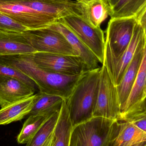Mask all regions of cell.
<instances>
[{
	"label": "cell",
	"instance_id": "1",
	"mask_svg": "<svg viewBox=\"0 0 146 146\" xmlns=\"http://www.w3.org/2000/svg\"><path fill=\"white\" fill-rule=\"evenodd\" d=\"M0 63L31 78L38 87L39 92L57 95L66 99L83 74L67 76L49 72L35 63L33 54L0 56Z\"/></svg>",
	"mask_w": 146,
	"mask_h": 146
},
{
	"label": "cell",
	"instance_id": "2",
	"mask_svg": "<svg viewBox=\"0 0 146 146\" xmlns=\"http://www.w3.org/2000/svg\"><path fill=\"white\" fill-rule=\"evenodd\" d=\"M100 68L83 73L69 97L66 99L73 127L93 117L98 98Z\"/></svg>",
	"mask_w": 146,
	"mask_h": 146
},
{
	"label": "cell",
	"instance_id": "3",
	"mask_svg": "<svg viewBox=\"0 0 146 146\" xmlns=\"http://www.w3.org/2000/svg\"><path fill=\"white\" fill-rule=\"evenodd\" d=\"M120 129V121L100 117L74 126L69 146H113Z\"/></svg>",
	"mask_w": 146,
	"mask_h": 146
},
{
	"label": "cell",
	"instance_id": "4",
	"mask_svg": "<svg viewBox=\"0 0 146 146\" xmlns=\"http://www.w3.org/2000/svg\"><path fill=\"white\" fill-rule=\"evenodd\" d=\"M59 21L64 23L103 64L106 40L101 27L94 26L81 15H71Z\"/></svg>",
	"mask_w": 146,
	"mask_h": 146
},
{
	"label": "cell",
	"instance_id": "5",
	"mask_svg": "<svg viewBox=\"0 0 146 146\" xmlns=\"http://www.w3.org/2000/svg\"><path fill=\"white\" fill-rule=\"evenodd\" d=\"M0 12L28 30L48 27L58 21L53 17L33 9L27 0L0 1Z\"/></svg>",
	"mask_w": 146,
	"mask_h": 146
},
{
	"label": "cell",
	"instance_id": "6",
	"mask_svg": "<svg viewBox=\"0 0 146 146\" xmlns=\"http://www.w3.org/2000/svg\"><path fill=\"white\" fill-rule=\"evenodd\" d=\"M93 117L119 121L121 120V106L117 89L107 68L103 65L100 68L98 98Z\"/></svg>",
	"mask_w": 146,
	"mask_h": 146
},
{
	"label": "cell",
	"instance_id": "7",
	"mask_svg": "<svg viewBox=\"0 0 146 146\" xmlns=\"http://www.w3.org/2000/svg\"><path fill=\"white\" fill-rule=\"evenodd\" d=\"M23 34L36 52L77 56L65 36L49 27L27 30Z\"/></svg>",
	"mask_w": 146,
	"mask_h": 146
},
{
	"label": "cell",
	"instance_id": "8",
	"mask_svg": "<svg viewBox=\"0 0 146 146\" xmlns=\"http://www.w3.org/2000/svg\"><path fill=\"white\" fill-rule=\"evenodd\" d=\"M137 22L134 17L111 18L106 32L105 48L114 57L121 56L129 45Z\"/></svg>",
	"mask_w": 146,
	"mask_h": 146
},
{
	"label": "cell",
	"instance_id": "9",
	"mask_svg": "<svg viewBox=\"0 0 146 146\" xmlns=\"http://www.w3.org/2000/svg\"><path fill=\"white\" fill-rule=\"evenodd\" d=\"M33 57L39 67L51 72L76 76L88 71L84 62L76 56L36 52Z\"/></svg>",
	"mask_w": 146,
	"mask_h": 146
},
{
	"label": "cell",
	"instance_id": "10",
	"mask_svg": "<svg viewBox=\"0 0 146 146\" xmlns=\"http://www.w3.org/2000/svg\"><path fill=\"white\" fill-rule=\"evenodd\" d=\"M144 29L138 22L135 24L131 42L124 53L118 58L114 57L105 48L104 65L107 68L111 78L116 86H118L132 61L137 48L145 37Z\"/></svg>",
	"mask_w": 146,
	"mask_h": 146
},
{
	"label": "cell",
	"instance_id": "11",
	"mask_svg": "<svg viewBox=\"0 0 146 146\" xmlns=\"http://www.w3.org/2000/svg\"><path fill=\"white\" fill-rule=\"evenodd\" d=\"M33 9L59 21L72 14L81 15L77 1L72 0H27Z\"/></svg>",
	"mask_w": 146,
	"mask_h": 146
},
{
	"label": "cell",
	"instance_id": "12",
	"mask_svg": "<svg viewBox=\"0 0 146 146\" xmlns=\"http://www.w3.org/2000/svg\"><path fill=\"white\" fill-rule=\"evenodd\" d=\"M146 42L145 36L139 44L135 54L127 68L121 82L116 86L121 106V114L124 110L135 82L143 57Z\"/></svg>",
	"mask_w": 146,
	"mask_h": 146
},
{
	"label": "cell",
	"instance_id": "13",
	"mask_svg": "<svg viewBox=\"0 0 146 146\" xmlns=\"http://www.w3.org/2000/svg\"><path fill=\"white\" fill-rule=\"evenodd\" d=\"M35 92L19 79L0 75V106L3 108L12 103L30 97Z\"/></svg>",
	"mask_w": 146,
	"mask_h": 146
},
{
	"label": "cell",
	"instance_id": "14",
	"mask_svg": "<svg viewBox=\"0 0 146 146\" xmlns=\"http://www.w3.org/2000/svg\"><path fill=\"white\" fill-rule=\"evenodd\" d=\"M49 27L60 32L65 36L76 55L84 62L88 71L100 67V62L95 55L64 23L58 21Z\"/></svg>",
	"mask_w": 146,
	"mask_h": 146
},
{
	"label": "cell",
	"instance_id": "15",
	"mask_svg": "<svg viewBox=\"0 0 146 146\" xmlns=\"http://www.w3.org/2000/svg\"><path fill=\"white\" fill-rule=\"evenodd\" d=\"M36 52V51L29 44L23 33L0 31V56Z\"/></svg>",
	"mask_w": 146,
	"mask_h": 146
},
{
	"label": "cell",
	"instance_id": "16",
	"mask_svg": "<svg viewBox=\"0 0 146 146\" xmlns=\"http://www.w3.org/2000/svg\"><path fill=\"white\" fill-rule=\"evenodd\" d=\"M80 7L81 15L94 26L100 27L111 13L107 0H77Z\"/></svg>",
	"mask_w": 146,
	"mask_h": 146
},
{
	"label": "cell",
	"instance_id": "17",
	"mask_svg": "<svg viewBox=\"0 0 146 146\" xmlns=\"http://www.w3.org/2000/svg\"><path fill=\"white\" fill-rule=\"evenodd\" d=\"M36 94L12 103L0 110V125H7L22 120L31 112Z\"/></svg>",
	"mask_w": 146,
	"mask_h": 146
},
{
	"label": "cell",
	"instance_id": "18",
	"mask_svg": "<svg viewBox=\"0 0 146 146\" xmlns=\"http://www.w3.org/2000/svg\"><path fill=\"white\" fill-rule=\"evenodd\" d=\"M73 127L65 99L62 103L58 121L54 131L53 146H69Z\"/></svg>",
	"mask_w": 146,
	"mask_h": 146
},
{
	"label": "cell",
	"instance_id": "19",
	"mask_svg": "<svg viewBox=\"0 0 146 146\" xmlns=\"http://www.w3.org/2000/svg\"><path fill=\"white\" fill-rule=\"evenodd\" d=\"M146 141L145 132L129 121H120V129L113 146H131Z\"/></svg>",
	"mask_w": 146,
	"mask_h": 146
},
{
	"label": "cell",
	"instance_id": "20",
	"mask_svg": "<svg viewBox=\"0 0 146 146\" xmlns=\"http://www.w3.org/2000/svg\"><path fill=\"white\" fill-rule=\"evenodd\" d=\"M64 99L57 95L38 92L36 94L34 105L28 116L51 115L60 110Z\"/></svg>",
	"mask_w": 146,
	"mask_h": 146
},
{
	"label": "cell",
	"instance_id": "21",
	"mask_svg": "<svg viewBox=\"0 0 146 146\" xmlns=\"http://www.w3.org/2000/svg\"><path fill=\"white\" fill-rule=\"evenodd\" d=\"M146 87V42L143 57L137 74L135 82L124 110L121 114V115L127 112L131 107L141 101L144 98Z\"/></svg>",
	"mask_w": 146,
	"mask_h": 146
},
{
	"label": "cell",
	"instance_id": "22",
	"mask_svg": "<svg viewBox=\"0 0 146 146\" xmlns=\"http://www.w3.org/2000/svg\"><path fill=\"white\" fill-rule=\"evenodd\" d=\"M51 115H29L24 123L22 129L17 137L18 143L20 144H27Z\"/></svg>",
	"mask_w": 146,
	"mask_h": 146
},
{
	"label": "cell",
	"instance_id": "23",
	"mask_svg": "<svg viewBox=\"0 0 146 146\" xmlns=\"http://www.w3.org/2000/svg\"><path fill=\"white\" fill-rule=\"evenodd\" d=\"M146 0H119L111 8V18L134 17Z\"/></svg>",
	"mask_w": 146,
	"mask_h": 146
},
{
	"label": "cell",
	"instance_id": "24",
	"mask_svg": "<svg viewBox=\"0 0 146 146\" xmlns=\"http://www.w3.org/2000/svg\"><path fill=\"white\" fill-rule=\"evenodd\" d=\"M60 111L52 114L26 146H42L53 134L59 118Z\"/></svg>",
	"mask_w": 146,
	"mask_h": 146
},
{
	"label": "cell",
	"instance_id": "25",
	"mask_svg": "<svg viewBox=\"0 0 146 146\" xmlns=\"http://www.w3.org/2000/svg\"><path fill=\"white\" fill-rule=\"evenodd\" d=\"M28 30L3 13L0 12V31L5 33H23Z\"/></svg>",
	"mask_w": 146,
	"mask_h": 146
},
{
	"label": "cell",
	"instance_id": "26",
	"mask_svg": "<svg viewBox=\"0 0 146 146\" xmlns=\"http://www.w3.org/2000/svg\"><path fill=\"white\" fill-rule=\"evenodd\" d=\"M0 75L8 76L19 79L31 88L35 92H38V87L31 78L15 69L0 63Z\"/></svg>",
	"mask_w": 146,
	"mask_h": 146
},
{
	"label": "cell",
	"instance_id": "27",
	"mask_svg": "<svg viewBox=\"0 0 146 146\" xmlns=\"http://www.w3.org/2000/svg\"><path fill=\"white\" fill-rule=\"evenodd\" d=\"M146 115V96L121 116V121H130L137 117Z\"/></svg>",
	"mask_w": 146,
	"mask_h": 146
},
{
	"label": "cell",
	"instance_id": "28",
	"mask_svg": "<svg viewBox=\"0 0 146 146\" xmlns=\"http://www.w3.org/2000/svg\"><path fill=\"white\" fill-rule=\"evenodd\" d=\"M134 18L136 21L142 26L146 23V2L136 13Z\"/></svg>",
	"mask_w": 146,
	"mask_h": 146
},
{
	"label": "cell",
	"instance_id": "29",
	"mask_svg": "<svg viewBox=\"0 0 146 146\" xmlns=\"http://www.w3.org/2000/svg\"><path fill=\"white\" fill-rule=\"evenodd\" d=\"M54 141V132L48 140L42 146H53Z\"/></svg>",
	"mask_w": 146,
	"mask_h": 146
},
{
	"label": "cell",
	"instance_id": "30",
	"mask_svg": "<svg viewBox=\"0 0 146 146\" xmlns=\"http://www.w3.org/2000/svg\"><path fill=\"white\" fill-rule=\"evenodd\" d=\"M119 0H107L110 6L111 7V8H112V7Z\"/></svg>",
	"mask_w": 146,
	"mask_h": 146
},
{
	"label": "cell",
	"instance_id": "31",
	"mask_svg": "<svg viewBox=\"0 0 146 146\" xmlns=\"http://www.w3.org/2000/svg\"><path fill=\"white\" fill-rule=\"evenodd\" d=\"M131 146H146V141L138 143V144H135V145Z\"/></svg>",
	"mask_w": 146,
	"mask_h": 146
},
{
	"label": "cell",
	"instance_id": "32",
	"mask_svg": "<svg viewBox=\"0 0 146 146\" xmlns=\"http://www.w3.org/2000/svg\"><path fill=\"white\" fill-rule=\"evenodd\" d=\"M144 29V33H145V37L146 40V23L145 24L144 26H142Z\"/></svg>",
	"mask_w": 146,
	"mask_h": 146
},
{
	"label": "cell",
	"instance_id": "33",
	"mask_svg": "<svg viewBox=\"0 0 146 146\" xmlns=\"http://www.w3.org/2000/svg\"><path fill=\"white\" fill-rule=\"evenodd\" d=\"M146 96V87L145 91V94H144V98Z\"/></svg>",
	"mask_w": 146,
	"mask_h": 146
},
{
	"label": "cell",
	"instance_id": "34",
	"mask_svg": "<svg viewBox=\"0 0 146 146\" xmlns=\"http://www.w3.org/2000/svg\"><path fill=\"white\" fill-rule=\"evenodd\" d=\"M0 1H9V0H0Z\"/></svg>",
	"mask_w": 146,
	"mask_h": 146
},
{
	"label": "cell",
	"instance_id": "35",
	"mask_svg": "<svg viewBox=\"0 0 146 146\" xmlns=\"http://www.w3.org/2000/svg\"><path fill=\"white\" fill-rule=\"evenodd\" d=\"M76 1H77V0H76Z\"/></svg>",
	"mask_w": 146,
	"mask_h": 146
}]
</instances>
